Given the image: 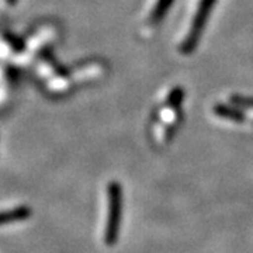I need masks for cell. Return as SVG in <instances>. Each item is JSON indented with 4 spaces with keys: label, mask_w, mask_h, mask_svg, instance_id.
Wrapping results in <instances>:
<instances>
[{
    "label": "cell",
    "mask_w": 253,
    "mask_h": 253,
    "mask_svg": "<svg viewBox=\"0 0 253 253\" xmlns=\"http://www.w3.org/2000/svg\"><path fill=\"white\" fill-rule=\"evenodd\" d=\"M109 214H107V225H106V244L111 246L116 244L120 231V218H121V187L118 183L109 184Z\"/></svg>",
    "instance_id": "cell-1"
},
{
    "label": "cell",
    "mask_w": 253,
    "mask_h": 253,
    "mask_svg": "<svg viewBox=\"0 0 253 253\" xmlns=\"http://www.w3.org/2000/svg\"><path fill=\"white\" fill-rule=\"evenodd\" d=\"M30 217H31V208L27 206H18L11 210L0 211V226L23 222Z\"/></svg>",
    "instance_id": "cell-2"
}]
</instances>
